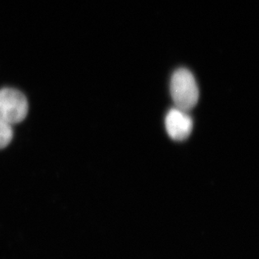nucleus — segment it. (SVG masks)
Segmentation results:
<instances>
[{
  "instance_id": "4",
  "label": "nucleus",
  "mask_w": 259,
  "mask_h": 259,
  "mask_svg": "<svg viewBox=\"0 0 259 259\" xmlns=\"http://www.w3.org/2000/svg\"><path fill=\"white\" fill-rule=\"evenodd\" d=\"M13 139L12 127L8 122L0 119V149L7 147Z\"/></svg>"
},
{
  "instance_id": "1",
  "label": "nucleus",
  "mask_w": 259,
  "mask_h": 259,
  "mask_svg": "<svg viewBox=\"0 0 259 259\" xmlns=\"http://www.w3.org/2000/svg\"><path fill=\"white\" fill-rule=\"evenodd\" d=\"M170 94L176 108L189 112L196 105L199 89L196 79L187 69L175 71L170 81Z\"/></svg>"
},
{
  "instance_id": "3",
  "label": "nucleus",
  "mask_w": 259,
  "mask_h": 259,
  "mask_svg": "<svg viewBox=\"0 0 259 259\" xmlns=\"http://www.w3.org/2000/svg\"><path fill=\"white\" fill-rule=\"evenodd\" d=\"M165 127L169 137L176 141H182L191 134L193 122L188 112L174 108L165 117Z\"/></svg>"
},
{
  "instance_id": "2",
  "label": "nucleus",
  "mask_w": 259,
  "mask_h": 259,
  "mask_svg": "<svg viewBox=\"0 0 259 259\" xmlns=\"http://www.w3.org/2000/svg\"><path fill=\"white\" fill-rule=\"evenodd\" d=\"M29 104L25 95L13 88L0 90V119L9 124L22 122L27 115Z\"/></svg>"
}]
</instances>
